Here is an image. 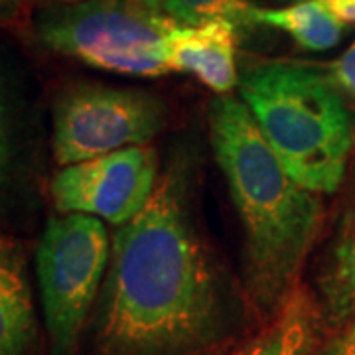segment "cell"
<instances>
[{
  "label": "cell",
  "mask_w": 355,
  "mask_h": 355,
  "mask_svg": "<svg viewBox=\"0 0 355 355\" xmlns=\"http://www.w3.org/2000/svg\"><path fill=\"white\" fill-rule=\"evenodd\" d=\"M251 22L277 28L308 51H328L336 48L347 28L322 0H300L282 8L254 6Z\"/></svg>",
  "instance_id": "12"
},
{
  "label": "cell",
  "mask_w": 355,
  "mask_h": 355,
  "mask_svg": "<svg viewBox=\"0 0 355 355\" xmlns=\"http://www.w3.org/2000/svg\"><path fill=\"white\" fill-rule=\"evenodd\" d=\"M322 312L336 326L355 320V209L347 211L328 245L318 277Z\"/></svg>",
  "instance_id": "11"
},
{
  "label": "cell",
  "mask_w": 355,
  "mask_h": 355,
  "mask_svg": "<svg viewBox=\"0 0 355 355\" xmlns=\"http://www.w3.org/2000/svg\"><path fill=\"white\" fill-rule=\"evenodd\" d=\"M340 93L355 101V40L326 71Z\"/></svg>",
  "instance_id": "14"
},
{
  "label": "cell",
  "mask_w": 355,
  "mask_h": 355,
  "mask_svg": "<svg viewBox=\"0 0 355 355\" xmlns=\"http://www.w3.org/2000/svg\"><path fill=\"white\" fill-rule=\"evenodd\" d=\"M137 2H140L142 6H146V8H150V10H156V12H158V10L162 8V2H164V0H137Z\"/></svg>",
  "instance_id": "18"
},
{
  "label": "cell",
  "mask_w": 355,
  "mask_h": 355,
  "mask_svg": "<svg viewBox=\"0 0 355 355\" xmlns=\"http://www.w3.org/2000/svg\"><path fill=\"white\" fill-rule=\"evenodd\" d=\"M291 2H300V0H291Z\"/></svg>",
  "instance_id": "20"
},
{
  "label": "cell",
  "mask_w": 355,
  "mask_h": 355,
  "mask_svg": "<svg viewBox=\"0 0 355 355\" xmlns=\"http://www.w3.org/2000/svg\"><path fill=\"white\" fill-rule=\"evenodd\" d=\"M36 338V310L24 249L0 235V355H30Z\"/></svg>",
  "instance_id": "9"
},
{
  "label": "cell",
  "mask_w": 355,
  "mask_h": 355,
  "mask_svg": "<svg viewBox=\"0 0 355 355\" xmlns=\"http://www.w3.org/2000/svg\"><path fill=\"white\" fill-rule=\"evenodd\" d=\"M239 95L282 166L302 188L334 193L354 148V116L330 76L314 65L261 62Z\"/></svg>",
  "instance_id": "3"
},
{
  "label": "cell",
  "mask_w": 355,
  "mask_h": 355,
  "mask_svg": "<svg viewBox=\"0 0 355 355\" xmlns=\"http://www.w3.org/2000/svg\"><path fill=\"white\" fill-rule=\"evenodd\" d=\"M174 20L137 0H83L40 14L36 36L48 50L121 76L162 77L172 69L166 38Z\"/></svg>",
  "instance_id": "4"
},
{
  "label": "cell",
  "mask_w": 355,
  "mask_h": 355,
  "mask_svg": "<svg viewBox=\"0 0 355 355\" xmlns=\"http://www.w3.org/2000/svg\"><path fill=\"white\" fill-rule=\"evenodd\" d=\"M158 178L153 146H128L62 168L50 193L60 214H83L121 227L146 207Z\"/></svg>",
  "instance_id": "7"
},
{
  "label": "cell",
  "mask_w": 355,
  "mask_h": 355,
  "mask_svg": "<svg viewBox=\"0 0 355 355\" xmlns=\"http://www.w3.org/2000/svg\"><path fill=\"white\" fill-rule=\"evenodd\" d=\"M316 355H355V320L340 326L328 342L318 347Z\"/></svg>",
  "instance_id": "15"
},
{
  "label": "cell",
  "mask_w": 355,
  "mask_h": 355,
  "mask_svg": "<svg viewBox=\"0 0 355 355\" xmlns=\"http://www.w3.org/2000/svg\"><path fill=\"white\" fill-rule=\"evenodd\" d=\"M209 135L241 216L249 300L272 316L296 286L316 241L322 203L286 172L243 101L229 95L214 99Z\"/></svg>",
  "instance_id": "2"
},
{
  "label": "cell",
  "mask_w": 355,
  "mask_h": 355,
  "mask_svg": "<svg viewBox=\"0 0 355 355\" xmlns=\"http://www.w3.org/2000/svg\"><path fill=\"white\" fill-rule=\"evenodd\" d=\"M184 188L168 170L146 207L114 231L93 320L99 355H182L214 340L219 288Z\"/></svg>",
  "instance_id": "1"
},
{
  "label": "cell",
  "mask_w": 355,
  "mask_h": 355,
  "mask_svg": "<svg viewBox=\"0 0 355 355\" xmlns=\"http://www.w3.org/2000/svg\"><path fill=\"white\" fill-rule=\"evenodd\" d=\"M345 26H355V0H322Z\"/></svg>",
  "instance_id": "17"
},
{
  "label": "cell",
  "mask_w": 355,
  "mask_h": 355,
  "mask_svg": "<svg viewBox=\"0 0 355 355\" xmlns=\"http://www.w3.org/2000/svg\"><path fill=\"white\" fill-rule=\"evenodd\" d=\"M164 125V103L156 95L76 85L64 91L53 107V160L65 168L128 146H146Z\"/></svg>",
  "instance_id": "6"
},
{
  "label": "cell",
  "mask_w": 355,
  "mask_h": 355,
  "mask_svg": "<svg viewBox=\"0 0 355 355\" xmlns=\"http://www.w3.org/2000/svg\"><path fill=\"white\" fill-rule=\"evenodd\" d=\"M322 308L312 294L294 286L263 331L233 355H316Z\"/></svg>",
  "instance_id": "10"
},
{
  "label": "cell",
  "mask_w": 355,
  "mask_h": 355,
  "mask_svg": "<svg viewBox=\"0 0 355 355\" xmlns=\"http://www.w3.org/2000/svg\"><path fill=\"white\" fill-rule=\"evenodd\" d=\"M203 355H207V354H203Z\"/></svg>",
  "instance_id": "21"
},
{
  "label": "cell",
  "mask_w": 355,
  "mask_h": 355,
  "mask_svg": "<svg viewBox=\"0 0 355 355\" xmlns=\"http://www.w3.org/2000/svg\"><path fill=\"white\" fill-rule=\"evenodd\" d=\"M235 44L237 28L227 20L176 24L166 38V60L172 71L191 73L217 95H227L239 85Z\"/></svg>",
  "instance_id": "8"
},
{
  "label": "cell",
  "mask_w": 355,
  "mask_h": 355,
  "mask_svg": "<svg viewBox=\"0 0 355 355\" xmlns=\"http://www.w3.org/2000/svg\"><path fill=\"white\" fill-rule=\"evenodd\" d=\"M28 0H0V26L18 24L24 18Z\"/></svg>",
  "instance_id": "16"
},
{
  "label": "cell",
  "mask_w": 355,
  "mask_h": 355,
  "mask_svg": "<svg viewBox=\"0 0 355 355\" xmlns=\"http://www.w3.org/2000/svg\"><path fill=\"white\" fill-rule=\"evenodd\" d=\"M55 4H77V2H83V0H51Z\"/></svg>",
  "instance_id": "19"
},
{
  "label": "cell",
  "mask_w": 355,
  "mask_h": 355,
  "mask_svg": "<svg viewBox=\"0 0 355 355\" xmlns=\"http://www.w3.org/2000/svg\"><path fill=\"white\" fill-rule=\"evenodd\" d=\"M109 257L111 237L101 219L62 214L46 223L36 247V277L50 355H76Z\"/></svg>",
  "instance_id": "5"
},
{
  "label": "cell",
  "mask_w": 355,
  "mask_h": 355,
  "mask_svg": "<svg viewBox=\"0 0 355 355\" xmlns=\"http://www.w3.org/2000/svg\"><path fill=\"white\" fill-rule=\"evenodd\" d=\"M251 0H164V16L182 26H198L214 20H227L235 28L253 26Z\"/></svg>",
  "instance_id": "13"
}]
</instances>
